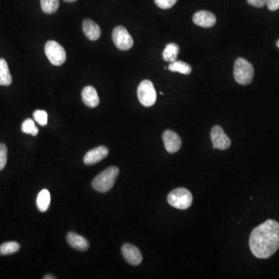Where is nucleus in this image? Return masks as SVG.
<instances>
[{"label":"nucleus","mask_w":279,"mask_h":279,"mask_svg":"<svg viewBox=\"0 0 279 279\" xmlns=\"http://www.w3.org/2000/svg\"><path fill=\"white\" fill-rule=\"evenodd\" d=\"M250 248L256 258L267 259L279 248V223L268 220L255 227L250 236Z\"/></svg>","instance_id":"1"},{"label":"nucleus","mask_w":279,"mask_h":279,"mask_svg":"<svg viewBox=\"0 0 279 279\" xmlns=\"http://www.w3.org/2000/svg\"><path fill=\"white\" fill-rule=\"evenodd\" d=\"M119 168L115 166L108 167L92 181V186L95 191L99 192H109L114 187L119 176Z\"/></svg>","instance_id":"2"},{"label":"nucleus","mask_w":279,"mask_h":279,"mask_svg":"<svg viewBox=\"0 0 279 279\" xmlns=\"http://www.w3.org/2000/svg\"><path fill=\"white\" fill-rule=\"evenodd\" d=\"M233 76L236 82L240 85H249L253 81L255 68L253 65L245 58H237L234 63Z\"/></svg>","instance_id":"3"},{"label":"nucleus","mask_w":279,"mask_h":279,"mask_svg":"<svg viewBox=\"0 0 279 279\" xmlns=\"http://www.w3.org/2000/svg\"><path fill=\"white\" fill-rule=\"evenodd\" d=\"M167 202L179 210H187L192 205V193L185 188H178L171 191L167 197Z\"/></svg>","instance_id":"4"},{"label":"nucleus","mask_w":279,"mask_h":279,"mask_svg":"<svg viewBox=\"0 0 279 279\" xmlns=\"http://www.w3.org/2000/svg\"><path fill=\"white\" fill-rule=\"evenodd\" d=\"M137 97L140 102L145 107H152L157 100V92L155 86L150 80H144L140 83L137 89Z\"/></svg>","instance_id":"5"},{"label":"nucleus","mask_w":279,"mask_h":279,"mask_svg":"<svg viewBox=\"0 0 279 279\" xmlns=\"http://www.w3.org/2000/svg\"><path fill=\"white\" fill-rule=\"evenodd\" d=\"M45 51L47 58L54 65H61L66 61L65 50L56 41H48L45 45Z\"/></svg>","instance_id":"6"},{"label":"nucleus","mask_w":279,"mask_h":279,"mask_svg":"<svg viewBox=\"0 0 279 279\" xmlns=\"http://www.w3.org/2000/svg\"><path fill=\"white\" fill-rule=\"evenodd\" d=\"M112 37L114 45L121 51H127L133 47V38L124 26H117L113 31Z\"/></svg>","instance_id":"7"},{"label":"nucleus","mask_w":279,"mask_h":279,"mask_svg":"<svg viewBox=\"0 0 279 279\" xmlns=\"http://www.w3.org/2000/svg\"><path fill=\"white\" fill-rule=\"evenodd\" d=\"M211 137L213 145L219 150L228 149L231 145L229 136L220 126H214L211 132Z\"/></svg>","instance_id":"8"},{"label":"nucleus","mask_w":279,"mask_h":279,"mask_svg":"<svg viewBox=\"0 0 279 279\" xmlns=\"http://www.w3.org/2000/svg\"><path fill=\"white\" fill-rule=\"evenodd\" d=\"M162 139L166 151L170 154L178 152L182 147V139L172 130H165L163 133Z\"/></svg>","instance_id":"9"},{"label":"nucleus","mask_w":279,"mask_h":279,"mask_svg":"<svg viewBox=\"0 0 279 279\" xmlns=\"http://www.w3.org/2000/svg\"><path fill=\"white\" fill-rule=\"evenodd\" d=\"M122 255L127 263L131 265H139L142 262L143 256L141 251L134 245L130 243H125L121 248Z\"/></svg>","instance_id":"10"},{"label":"nucleus","mask_w":279,"mask_h":279,"mask_svg":"<svg viewBox=\"0 0 279 279\" xmlns=\"http://www.w3.org/2000/svg\"><path fill=\"white\" fill-rule=\"evenodd\" d=\"M109 155V150L107 147L99 146L90 150L84 157V163L86 165H93L107 158Z\"/></svg>","instance_id":"11"},{"label":"nucleus","mask_w":279,"mask_h":279,"mask_svg":"<svg viewBox=\"0 0 279 279\" xmlns=\"http://www.w3.org/2000/svg\"><path fill=\"white\" fill-rule=\"evenodd\" d=\"M192 20H193L194 23L197 26L208 28L212 27L215 25L217 18L214 13L211 12L202 10V11L197 12L194 14Z\"/></svg>","instance_id":"12"},{"label":"nucleus","mask_w":279,"mask_h":279,"mask_svg":"<svg viewBox=\"0 0 279 279\" xmlns=\"http://www.w3.org/2000/svg\"><path fill=\"white\" fill-rule=\"evenodd\" d=\"M82 101L86 107L95 108L99 104V97L95 88L86 86L82 92Z\"/></svg>","instance_id":"13"},{"label":"nucleus","mask_w":279,"mask_h":279,"mask_svg":"<svg viewBox=\"0 0 279 279\" xmlns=\"http://www.w3.org/2000/svg\"><path fill=\"white\" fill-rule=\"evenodd\" d=\"M84 33L90 41H97L101 36V30L99 25L93 20L86 19L82 23Z\"/></svg>","instance_id":"14"},{"label":"nucleus","mask_w":279,"mask_h":279,"mask_svg":"<svg viewBox=\"0 0 279 279\" xmlns=\"http://www.w3.org/2000/svg\"><path fill=\"white\" fill-rule=\"evenodd\" d=\"M67 242L72 248L77 251H86L89 248V241L85 237L73 232H70L67 235Z\"/></svg>","instance_id":"15"},{"label":"nucleus","mask_w":279,"mask_h":279,"mask_svg":"<svg viewBox=\"0 0 279 279\" xmlns=\"http://www.w3.org/2000/svg\"><path fill=\"white\" fill-rule=\"evenodd\" d=\"M51 204V194L48 189H42L38 194L37 198V205L41 212L45 213L48 211Z\"/></svg>","instance_id":"16"},{"label":"nucleus","mask_w":279,"mask_h":279,"mask_svg":"<svg viewBox=\"0 0 279 279\" xmlns=\"http://www.w3.org/2000/svg\"><path fill=\"white\" fill-rule=\"evenodd\" d=\"M12 76L8 64L4 58H0V86H8L11 85Z\"/></svg>","instance_id":"17"},{"label":"nucleus","mask_w":279,"mask_h":279,"mask_svg":"<svg viewBox=\"0 0 279 279\" xmlns=\"http://www.w3.org/2000/svg\"><path fill=\"white\" fill-rule=\"evenodd\" d=\"M179 51H180V48H179V45L175 43L167 44L163 51V58L165 61L173 62L177 60Z\"/></svg>","instance_id":"18"},{"label":"nucleus","mask_w":279,"mask_h":279,"mask_svg":"<svg viewBox=\"0 0 279 279\" xmlns=\"http://www.w3.org/2000/svg\"><path fill=\"white\" fill-rule=\"evenodd\" d=\"M168 70L173 73H179L183 75H189L192 73V67L187 63L182 61H176L171 62L168 65Z\"/></svg>","instance_id":"19"},{"label":"nucleus","mask_w":279,"mask_h":279,"mask_svg":"<svg viewBox=\"0 0 279 279\" xmlns=\"http://www.w3.org/2000/svg\"><path fill=\"white\" fill-rule=\"evenodd\" d=\"M59 0H41V10L46 14H53L59 8Z\"/></svg>","instance_id":"20"},{"label":"nucleus","mask_w":279,"mask_h":279,"mask_svg":"<svg viewBox=\"0 0 279 279\" xmlns=\"http://www.w3.org/2000/svg\"><path fill=\"white\" fill-rule=\"evenodd\" d=\"M20 248V245L17 242H7L0 245V255H9L17 253Z\"/></svg>","instance_id":"21"},{"label":"nucleus","mask_w":279,"mask_h":279,"mask_svg":"<svg viewBox=\"0 0 279 279\" xmlns=\"http://www.w3.org/2000/svg\"><path fill=\"white\" fill-rule=\"evenodd\" d=\"M21 130L23 133L32 135V136H37L39 132V130L35 125L34 121L31 119H26L23 121V123H22Z\"/></svg>","instance_id":"22"},{"label":"nucleus","mask_w":279,"mask_h":279,"mask_svg":"<svg viewBox=\"0 0 279 279\" xmlns=\"http://www.w3.org/2000/svg\"><path fill=\"white\" fill-rule=\"evenodd\" d=\"M33 119L41 126H46L48 123V114L45 110H36L33 113Z\"/></svg>","instance_id":"23"},{"label":"nucleus","mask_w":279,"mask_h":279,"mask_svg":"<svg viewBox=\"0 0 279 279\" xmlns=\"http://www.w3.org/2000/svg\"><path fill=\"white\" fill-rule=\"evenodd\" d=\"M7 162V148L4 144H0V171L4 169Z\"/></svg>","instance_id":"24"},{"label":"nucleus","mask_w":279,"mask_h":279,"mask_svg":"<svg viewBox=\"0 0 279 279\" xmlns=\"http://www.w3.org/2000/svg\"><path fill=\"white\" fill-rule=\"evenodd\" d=\"M178 0H155V4L162 10H167L176 5Z\"/></svg>","instance_id":"25"},{"label":"nucleus","mask_w":279,"mask_h":279,"mask_svg":"<svg viewBox=\"0 0 279 279\" xmlns=\"http://www.w3.org/2000/svg\"><path fill=\"white\" fill-rule=\"evenodd\" d=\"M269 0H248V3L249 5L252 7H257V8H262L264 6L268 4Z\"/></svg>","instance_id":"26"},{"label":"nucleus","mask_w":279,"mask_h":279,"mask_svg":"<svg viewBox=\"0 0 279 279\" xmlns=\"http://www.w3.org/2000/svg\"><path fill=\"white\" fill-rule=\"evenodd\" d=\"M268 10L271 11H275L279 9V0H269L267 4Z\"/></svg>","instance_id":"27"},{"label":"nucleus","mask_w":279,"mask_h":279,"mask_svg":"<svg viewBox=\"0 0 279 279\" xmlns=\"http://www.w3.org/2000/svg\"><path fill=\"white\" fill-rule=\"evenodd\" d=\"M44 278H45V279H51V278L54 279V278H56V277H54V276H53V275H46V276H45V277H44Z\"/></svg>","instance_id":"28"},{"label":"nucleus","mask_w":279,"mask_h":279,"mask_svg":"<svg viewBox=\"0 0 279 279\" xmlns=\"http://www.w3.org/2000/svg\"><path fill=\"white\" fill-rule=\"evenodd\" d=\"M64 2L67 3H74L76 2V1H77V0H64Z\"/></svg>","instance_id":"29"},{"label":"nucleus","mask_w":279,"mask_h":279,"mask_svg":"<svg viewBox=\"0 0 279 279\" xmlns=\"http://www.w3.org/2000/svg\"><path fill=\"white\" fill-rule=\"evenodd\" d=\"M276 45H277V48H279V40L277 41V43H276Z\"/></svg>","instance_id":"30"},{"label":"nucleus","mask_w":279,"mask_h":279,"mask_svg":"<svg viewBox=\"0 0 279 279\" xmlns=\"http://www.w3.org/2000/svg\"><path fill=\"white\" fill-rule=\"evenodd\" d=\"M160 94H161V95H164V92H160Z\"/></svg>","instance_id":"31"}]
</instances>
